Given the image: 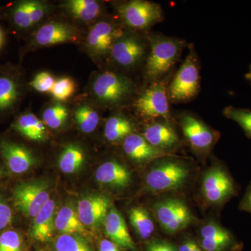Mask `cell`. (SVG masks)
Masks as SVG:
<instances>
[{"label": "cell", "mask_w": 251, "mask_h": 251, "mask_svg": "<svg viewBox=\"0 0 251 251\" xmlns=\"http://www.w3.org/2000/svg\"><path fill=\"white\" fill-rule=\"evenodd\" d=\"M69 117L67 107L61 103L55 104L46 109L43 113V122L49 128L57 129L61 126Z\"/></svg>", "instance_id": "30"}, {"label": "cell", "mask_w": 251, "mask_h": 251, "mask_svg": "<svg viewBox=\"0 0 251 251\" xmlns=\"http://www.w3.org/2000/svg\"><path fill=\"white\" fill-rule=\"evenodd\" d=\"M96 179L100 184L112 188H125L129 186L131 175L124 165L117 161H109L99 167Z\"/></svg>", "instance_id": "19"}, {"label": "cell", "mask_w": 251, "mask_h": 251, "mask_svg": "<svg viewBox=\"0 0 251 251\" xmlns=\"http://www.w3.org/2000/svg\"><path fill=\"white\" fill-rule=\"evenodd\" d=\"M21 237L16 231H6L0 235V251H21Z\"/></svg>", "instance_id": "35"}, {"label": "cell", "mask_w": 251, "mask_h": 251, "mask_svg": "<svg viewBox=\"0 0 251 251\" xmlns=\"http://www.w3.org/2000/svg\"><path fill=\"white\" fill-rule=\"evenodd\" d=\"M150 51L147 58L145 74L151 82L159 80L178 62L186 41L162 34L149 36Z\"/></svg>", "instance_id": "1"}, {"label": "cell", "mask_w": 251, "mask_h": 251, "mask_svg": "<svg viewBox=\"0 0 251 251\" xmlns=\"http://www.w3.org/2000/svg\"><path fill=\"white\" fill-rule=\"evenodd\" d=\"M54 226L62 234H85L87 232L77 211L71 206H64L59 209L55 216Z\"/></svg>", "instance_id": "22"}, {"label": "cell", "mask_w": 251, "mask_h": 251, "mask_svg": "<svg viewBox=\"0 0 251 251\" xmlns=\"http://www.w3.org/2000/svg\"><path fill=\"white\" fill-rule=\"evenodd\" d=\"M99 251H122L120 248L117 247L116 244H114L111 241L108 239H104L100 243Z\"/></svg>", "instance_id": "40"}, {"label": "cell", "mask_w": 251, "mask_h": 251, "mask_svg": "<svg viewBox=\"0 0 251 251\" xmlns=\"http://www.w3.org/2000/svg\"><path fill=\"white\" fill-rule=\"evenodd\" d=\"M54 211L55 203L52 200H50L34 218L30 230L33 239L39 242H45L52 238L55 228Z\"/></svg>", "instance_id": "21"}, {"label": "cell", "mask_w": 251, "mask_h": 251, "mask_svg": "<svg viewBox=\"0 0 251 251\" xmlns=\"http://www.w3.org/2000/svg\"><path fill=\"white\" fill-rule=\"evenodd\" d=\"M123 32L112 23L100 21L91 28L87 44L94 53L103 55L110 52L114 43Z\"/></svg>", "instance_id": "14"}, {"label": "cell", "mask_w": 251, "mask_h": 251, "mask_svg": "<svg viewBox=\"0 0 251 251\" xmlns=\"http://www.w3.org/2000/svg\"><path fill=\"white\" fill-rule=\"evenodd\" d=\"M201 247L205 251H224L233 242L232 234L216 223L203 226L200 232Z\"/></svg>", "instance_id": "20"}, {"label": "cell", "mask_w": 251, "mask_h": 251, "mask_svg": "<svg viewBox=\"0 0 251 251\" xmlns=\"http://www.w3.org/2000/svg\"><path fill=\"white\" fill-rule=\"evenodd\" d=\"M75 82L69 77H62L56 80L50 93L55 100L65 101L72 97L75 91Z\"/></svg>", "instance_id": "33"}, {"label": "cell", "mask_w": 251, "mask_h": 251, "mask_svg": "<svg viewBox=\"0 0 251 251\" xmlns=\"http://www.w3.org/2000/svg\"><path fill=\"white\" fill-rule=\"evenodd\" d=\"M145 176V184L154 193L179 189L189 177V167L182 160L166 156L155 161Z\"/></svg>", "instance_id": "2"}, {"label": "cell", "mask_w": 251, "mask_h": 251, "mask_svg": "<svg viewBox=\"0 0 251 251\" xmlns=\"http://www.w3.org/2000/svg\"><path fill=\"white\" fill-rule=\"evenodd\" d=\"M75 119L81 131L90 133L98 126V112L87 105H81L75 112Z\"/></svg>", "instance_id": "28"}, {"label": "cell", "mask_w": 251, "mask_h": 251, "mask_svg": "<svg viewBox=\"0 0 251 251\" xmlns=\"http://www.w3.org/2000/svg\"><path fill=\"white\" fill-rule=\"evenodd\" d=\"M13 17H14V23L19 27L25 29L33 25L26 1L20 2L15 7Z\"/></svg>", "instance_id": "36"}, {"label": "cell", "mask_w": 251, "mask_h": 251, "mask_svg": "<svg viewBox=\"0 0 251 251\" xmlns=\"http://www.w3.org/2000/svg\"><path fill=\"white\" fill-rule=\"evenodd\" d=\"M105 234L120 249L135 251V243L128 232L125 220L115 208H110L104 220Z\"/></svg>", "instance_id": "16"}, {"label": "cell", "mask_w": 251, "mask_h": 251, "mask_svg": "<svg viewBox=\"0 0 251 251\" xmlns=\"http://www.w3.org/2000/svg\"><path fill=\"white\" fill-rule=\"evenodd\" d=\"M92 89L94 95L101 103L117 105L129 98L133 85L131 80L122 74L105 72L95 79Z\"/></svg>", "instance_id": "5"}, {"label": "cell", "mask_w": 251, "mask_h": 251, "mask_svg": "<svg viewBox=\"0 0 251 251\" xmlns=\"http://www.w3.org/2000/svg\"><path fill=\"white\" fill-rule=\"evenodd\" d=\"M26 3L33 25L39 23L46 14L45 5L36 1H26Z\"/></svg>", "instance_id": "37"}, {"label": "cell", "mask_w": 251, "mask_h": 251, "mask_svg": "<svg viewBox=\"0 0 251 251\" xmlns=\"http://www.w3.org/2000/svg\"><path fill=\"white\" fill-rule=\"evenodd\" d=\"M203 197L211 204H221L236 193L233 179L219 165L213 166L204 175L202 184Z\"/></svg>", "instance_id": "9"}, {"label": "cell", "mask_w": 251, "mask_h": 251, "mask_svg": "<svg viewBox=\"0 0 251 251\" xmlns=\"http://www.w3.org/2000/svg\"><path fill=\"white\" fill-rule=\"evenodd\" d=\"M157 251H176L173 246L168 243L153 242Z\"/></svg>", "instance_id": "41"}, {"label": "cell", "mask_w": 251, "mask_h": 251, "mask_svg": "<svg viewBox=\"0 0 251 251\" xmlns=\"http://www.w3.org/2000/svg\"><path fill=\"white\" fill-rule=\"evenodd\" d=\"M110 209L108 198L102 195H90L79 201L77 213L85 227L95 229L104 222Z\"/></svg>", "instance_id": "13"}, {"label": "cell", "mask_w": 251, "mask_h": 251, "mask_svg": "<svg viewBox=\"0 0 251 251\" xmlns=\"http://www.w3.org/2000/svg\"><path fill=\"white\" fill-rule=\"evenodd\" d=\"M245 77L247 80H249V82H251V65L250 69H249V72H248L247 74H246L245 75Z\"/></svg>", "instance_id": "44"}, {"label": "cell", "mask_w": 251, "mask_h": 251, "mask_svg": "<svg viewBox=\"0 0 251 251\" xmlns=\"http://www.w3.org/2000/svg\"><path fill=\"white\" fill-rule=\"evenodd\" d=\"M3 43H4V34H3L2 30L0 29V49H1Z\"/></svg>", "instance_id": "43"}, {"label": "cell", "mask_w": 251, "mask_h": 251, "mask_svg": "<svg viewBox=\"0 0 251 251\" xmlns=\"http://www.w3.org/2000/svg\"><path fill=\"white\" fill-rule=\"evenodd\" d=\"M14 127L23 136L34 141H42L47 136L45 124L32 113L21 115Z\"/></svg>", "instance_id": "23"}, {"label": "cell", "mask_w": 251, "mask_h": 251, "mask_svg": "<svg viewBox=\"0 0 251 251\" xmlns=\"http://www.w3.org/2000/svg\"><path fill=\"white\" fill-rule=\"evenodd\" d=\"M198 56L191 44L185 60L168 87V96L173 103H187L197 97L201 90V74Z\"/></svg>", "instance_id": "3"}, {"label": "cell", "mask_w": 251, "mask_h": 251, "mask_svg": "<svg viewBox=\"0 0 251 251\" xmlns=\"http://www.w3.org/2000/svg\"><path fill=\"white\" fill-rule=\"evenodd\" d=\"M224 115L240 126L246 135L251 138V110L230 105L224 109Z\"/></svg>", "instance_id": "32"}, {"label": "cell", "mask_w": 251, "mask_h": 251, "mask_svg": "<svg viewBox=\"0 0 251 251\" xmlns=\"http://www.w3.org/2000/svg\"><path fill=\"white\" fill-rule=\"evenodd\" d=\"M123 22L133 29H147L163 19V10L157 3L146 0H132L117 6Z\"/></svg>", "instance_id": "6"}, {"label": "cell", "mask_w": 251, "mask_h": 251, "mask_svg": "<svg viewBox=\"0 0 251 251\" xmlns=\"http://www.w3.org/2000/svg\"><path fill=\"white\" fill-rule=\"evenodd\" d=\"M18 95V87L14 80L9 77H0V110L12 106Z\"/></svg>", "instance_id": "31"}, {"label": "cell", "mask_w": 251, "mask_h": 251, "mask_svg": "<svg viewBox=\"0 0 251 251\" xmlns=\"http://www.w3.org/2000/svg\"><path fill=\"white\" fill-rule=\"evenodd\" d=\"M148 251H157L156 248H155L154 245H153V243H151L149 246Z\"/></svg>", "instance_id": "45"}, {"label": "cell", "mask_w": 251, "mask_h": 251, "mask_svg": "<svg viewBox=\"0 0 251 251\" xmlns=\"http://www.w3.org/2000/svg\"><path fill=\"white\" fill-rule=\"evenodd\" d=\"M142 135L153 148L168 155L180 145L179 135L171 125V120H153L145 126Z\"/></svg>", "instance_id": "12"}, {"label": "cell", "mask_w": 251, "mask_h": 251, "mask_svg": "<svg viewBox=\"0 0 251 251\" xmlns=\"http://www.w3.org/2000/svg\"><path fill=\"white\" fill-rule=\"evenodd\" d=\"M135 107L141 116L149 120H171L166 79L151 82L137 99Z\"/></svg>", "instance_id": "4"}, {"label": "cell", "mask_w": 251, "mask_h": 251, "mask_svg": "<svg viewBox=\"0 0 251 251\" xmlns=\"http://www.w3.org/2000/svg\"><path fill=\"white\" fill-rule=\"evenodd\" d=\"M147 52V46L135 34L123 32L114 43L110 53L112 58L123 67H133L142 62Z\"/></svg>", "instance_id": "11"}, {"label": "cell", "mask_w": 251, "mask_h": 251, "mask_svg": "<svg viewBox=\"0 0 251 251\" xmlns=\"http://www.w3.org/2000/svg\"><path fill=\"white\" fill-rule=\"evenodd\" d=\"M56 251H92L88 243L76 234H61L54 242Z\"/></svg>", "instance_id": "29"}, {"label": "cell", "mask_w": 251, "mask_h": 251, "mask_svg": "<svg viewBox=\"0 0 251 251\" xmlns=\"http://www.w3.org/2000/svg\"><path fill=\"white\" fill-rule=\"evenodd\" d=\"M195 243L196 242L194 241L191 240V239L186 241L180 246L179 251H192Z\"/></svg>", "instance_id": "42"}, {"label": "cell", "mask_w": 251, "mask_h": 251, "mask_svg": "<svg viewBox=\"0 0 251 251\" xmlns=\"http://www.w3.org/2000/svg\"><path fill=\"white\" fill-rule=\"evenodd\" d=\"M85 162V153L78 145L70 144L64 148L59 155V169L66 174L75 173L82 168Z\"/></svg>", "instance_id": "25"}, {"label": "cell", "mask_w": 251, "mask_h": 251, "mask_svg": "<svg viewBox=\"0 0 251 251\" xmlns=\"http://www.w3.org/2000/svg\"><path fill=\"white\" fill-rule=\"evenodd\" d=\"M123 150L132 161L140 164H146L162 157L168 156L145 140L143 135L132 133L123 141Z\"/></svg>", "instance_id": "15"}, {"label": "cell", "mask_w": 251, "mask_h": 251, "mask_svg": "<svg viewBox=\"0 0 251 251\" xmlns=\"http://www.w3.org/2000/svg\"><path fill=\"white\" fill-rule=\"evenodd\" d=\"M1 151L8 168L15 174H22L29 171L35 161L32 153L18 144L2 142Z\"/></svg>", "instance_id": "17"}, {"label": "cell", "mask_w": 251, "mask_h": 251, "mask_svg": "<svg viewBox=\"0 0 251 251\" xmlns=\"http://www.w3.org/2000/svg\"><path fill=\"white\" fill-rule=\"evenodd\" d=\"M134 129L133 123L129 119L121 114H116L109 117L104 126V136L111 143L125 140L132 134Z\"/></svg>", "instance_id": "24"}, {"label": "cell", "mask_w": 251, "mask_h": 251, "mask_svg": "<svg viewBox=\"0 0 251 251\" xmlns=\"http://www.w3.org/2000/svg\"><path fill=\"white\" fill-rule=\"evenodd\" d=\"M179 125L190 146L198 154L209 152L219 138L216 131L191 112L179 115Z\"/></svg>", "instance_id": "7"}, {"label": "cell", "mask_w": 251, "mask_h": 251, "mask_svg": "<svg viewBox=\"0 0 251 251\" xmlns=\"http://www.w3.org/2000/svg\"><path fill=\"white\" fill-rule=\"evenodd\" d=\"M12 221L11 208L2 200L0 199V230L5 228Z\"/></svg>", "instance_id": "38"}, {"label": "cell", "mask_w": 251, "mask_h": 251, "mask_svg": "<svg viewBox=\"0 0 251 251\" xmlns=\"http://www.w3.org/2000/svg\"><path fill=\"white\" fill-rule=\"evenodd\" d=\"M76 38L75 29L66 23L51 22L36 31L34 39L38 45L47 46L74 41Z\"/></svg>", "instance_id": "18"}, {"label": "cell", "mask_w": 251, "mask_h": 251, "mask_svg": "<svg viewBox=\"0 0 251 251\" xmlns=\"http://www.w3.org/2000/svg\"><path fill=\"white\" fill-rule=\"evenodd\" d=\"M1 176H2V170L0 168V178H1Z\"/></svg>", "instance_id": "46"}, {"label": "cell", "mask_w": 251, "mask_h": 251, "mask_svg": "<svg viewBox=\"0 0 251 251\" xmlns=\"http://www.w3.org/2000/svg\"><path fill=\"white\" fill-rule=\"evenodd\" d=\"M13 198L18 210L27 217L35 218L50 201V194L44 181H31L18 185Z\"/></svg>", "instance_id": "10"}, {"label": "cell", "mask_w": 251, "mask_h": 251, "mask_svg": "<svg viewBox=\"0 0 251 251\" xmlns=\"http://www.w3.org/2000/svg\"><path fill=\"white\" fill-rule=\"evenodd\" d=\"M157 221L167 233L173 234L186 228L192 223L193 216L182 201L168 198L153 206Z\"/></svg>", "instance_id": "8"}, {"label": "cell", "mask_w": 251, "mask_h": 251, "mask_svg": "<svg viewBox=\"0 0 251 251\" xmlns=\"http://www.w3.org/2000/svg\"><path fill=\"white\" fill-rule=\"evenodd\" d=\"M55 81L50 73L43 72L36 74L31 81L30 85L37 92L47 93L51 92Z\"/></svg>", "instance_id": "34"}, {"label": "cell", "mask_w": 251, "mask_h": 251, "mask_svg": "<svg viewBox=\"0 0 251 251\" xmlns=\"http://www.w3.org/2000/svg\"><path fill=\"white\" fill-rule=\"evenodd\" d=\"M67 6L74 17L85 22L92 21L100 12V5L94 0H71Z\"/></svg>", "instance_id": "27"}, {"label": "cell", "mask_w": 251, "mask_h": 251, "mask_svg": "<svg viewBox=\"0 0 251 251\" xmlns=\"http://www.w3.org/2000/svg\"><path fill=\"white\" fill-rule=\"evenodd\" d=\"M130 224L142 239H148L154 231V224L145 208L135 206L129 211Z\"/></svg>", "instance_id": "26"}, {"label": "cell", "mask_w": 251, "mask_h": 251, "mask_svg": "<svg viewBox=\"0 0 251 251\" xmlns=\"http://www.w3.org/2000/svg\"><path fill=\"white\" fill-rule=\"evenodd\" d=\"M240 209L243 211L251 213V184L241 202Z\"/></svg>", "instance_id": "39"}]
</instances>
